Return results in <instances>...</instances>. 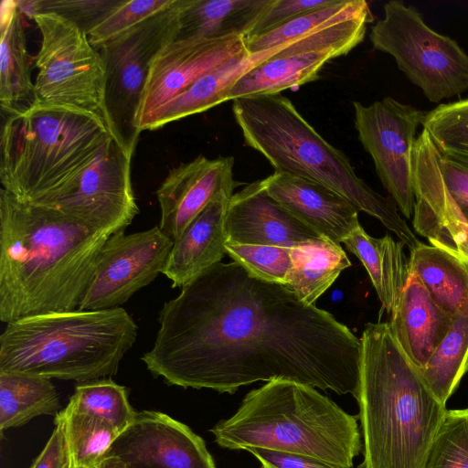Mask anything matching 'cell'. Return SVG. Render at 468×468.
Returning <instances> with one entry per match:
<instances>
[{
	"label": "cell",
	"instance_id": "1",
	"mask_svg": "<svg viewBox=\"0 0 468 468\" xmlns=\"http://www.w3.org/2000/svg\"><path fill=\"white\" fill-rule=\"evenodd\" d=\"M146 368L168 384L235 393L292 380L356 398L361 340L333 314L282 284L219 262L181 288L158 314Z\"/></svg>",
	"mask_w": 468,
	"mask_h": 468
},
{
	"label": "cell",
	"instance_id": "2",
	"mask_svg": "<svg viewBox=\"0 0 468 468\" xmlns=\"http://www.w3.org/2000/svg\"><path fill=\"white\" fill-rule=\"evenodd\" d=\"M112 234L0 190V320L77 309Z\"/></svg>",
	"mask_w": 468,
	"mask_h": 468
},
{
	"label": "cell",
	"instance_id": "3",
	"mask_svg": "<svg viewBox=\"0 0 468 468\" xmlns=\"http://www.w3.org/2000/svg\"><path fill=\"white\" fill-rule=\"evenodd\" d=\"M361 340L358 468H420L447 410L397 342L388 323H368Z\"/></svg>",
	"mask_w": 468,
	"mask_h": 468
},
{
	"label": "cell",
	"instance_id": "4",
	"mask_svg": "<svg viewBox=\"0 0 468 468\" xmlns=\"http://www.w3.org/2000/svg\"><path fill=\"white\" fill-rule=\"evenodd\" d=\"M234 119L245 144L263 155L276 172L320 184L379 220L410 251L421 242L399 215L390 197L360 178L349 158L329 144L280 94L232 101Z\"/></svg>",
	"mask_w": 468,
	"mask_h": 468
},
{
	"label": "cell",
	"instance_id": "5",
	"mask_svg": "<svg viewBox=\"0 0 468 468\" xmlns=\"http://www.w3.org/2000/svg\"><path fill=\"white\" fill-rule=\"evenodd\" d=\"M229 450L260 447L351 468L362 449L357 419L315 388L274 379L250 390L237 411L210 430Z\"/></svg>",
	"mask_w": 468,
	"mask_h": 468
},
{
	"label": "cell",
	"instance_id": "6",
	"mask_svg": "<svg viewBox=\"0 0 468 468\" xmlns=\"http://www.w3.org/2000/svg\"><path fill=\"white\" fill-rule=\"evenodd\" d=\"M112 138L103 122L77 107L36 101L5 115L1 131L2 188L48 206L67 194Z\"/></svg>",
	"mask_w": 468,
	"mask_h": 468
},
{
	"label": "cell",
	"instance_id": "7",
	"mask_svg": "<svg viewBox=\"0 0 468 468\" xmlns=\"http://www.w3.org/2000/svg\"><path fill=\"white\" fill-rule=\"evenodd\" d=\"M138 327L122 307L27 316L0 335V371L83 383L114 376Z\"/></svg>",
	"mask_w": 468,
	"mask_h": 468
},
{
	"label": "cell",
	"instance_id": "8",
	"mask_svg": "<svg viewBox=\"0 0 468 468\" xmlns=\"http://www.w3.org/2000/svg\"><path fill=\"white\" fill-rule=\"evenodd\" d=\"M383 7L384 17L369 35L375 50L390 55L431 102L468 90V54L454 39L433 30L416 7L402 1Z\"/></svg>",
	"mask_w": 468,
	"mask_h": 468
},
{
	"label": "cell",
	"instance_id": "9",
	"mask_svg": "<svg viewBox=\"0 0 468 468\" xmlns=\"http://www.w3.org/2000/svg\"><path fill=\"white\" fill-rule=\"evenodd\" d=\"M33 20L41 36L33 58L38 70L34 83L37 101L92 112L113 138L106 107V67L88 34L55 13H37Z\"/></svg>",
	"mask_w": 468,
	"mask_h": 468
},
{
	"label": "cell",
	"instance_id": "10",
	"mask_svg": "<svg viewBox=\"0 0 468 468\" xmlns=\"http://www.w3.org/2000/svg\"><path fill=\"white\" fill-rule=\"evenodd\" d=\"M187 1L175 0L165 9L95 48L106 67V107L113 138L132 154L141 133L135 120L152 63L176 39Z\"/></svg>",
	"mask_w": 468,
	"mask_h": 468
},
{
	"label": "cell",
	"instance_id": "11",
	"mask_svg": "<svg viewBox=\"0 0 468 468\" xmlns=\"http://www.w3.org/2000/svg\"><path fill=\"white\" fill-rule=\"evenodd\" d=\"M355 128L371 156L377 175L407 218L413 216V149L417 130L427 112L385 97L364 105L353 101Z\"/></svg>",
	"mask_w": 468,
	"mask_h": 468
},
{
	"label": "cell",
	"instance_id": "12",
	"mask_svg": "<svg viewBox=\"0 0 468 468\" xmlns=\"http://www.w3.org/2000/svg\"><path fill=\"white\" fill-rule=\"evenodd\" d=\"M133 154L111 138L72 188L48 207L112 235L139 213L132 184Z\"/></svg>",
	"mask_w": 468,
	"mask_h": 468
},
{
	"label": "cell",
	"instance_id": "13",
	"mask_svg": "<svg viewBox=\"0 0 468 468\" xmlns=\"http://www.w3.org/2000/svg\"><path fill=\"white\" fill-rule=\"evenodd\" d=\"M173 244L158 225L131 234L123 230L112 235L101 250L78 309L121 307L163 272Z\"/></svg>",
	"mask_w": 468,
	"mask_h": 468
},
{
	"label": "cell",
	"instance_id": "14",
	"mask_svg": "<svg viewBox=\"0 0 468 468\" xmlns=\"http://www.w3.org/2000/svg\"><path fill=\"white\" fill-rule=\"evenodd\" d=\"M100 468H216L204 440L156 410L137 412L102 458Z\"/></svg>",
	"mask_w": 468,
	"mask_h": 468
},
{
	"label": "cell",
	"instance_id": "15",
	"mask_svg": "<svg viewBox=\"0 0 468 468\" xmlns=\"http://www.w3.org/2000/svg\"><path fill=\"white\" fill-rule=\"evenodd\" d=\"M245 52L246 37L242 35L169 43L152 63L136 114L138 131L142 133V127L158 109L198 79Z\"/></svg>",
	"mask_w": 468,
	"mask_h": 468
},
{
	"label": "cell",
	"instance_id": "16",
	"mask_svg": "<svg viewBox=\"0 0 468 468\" xmlns=\"http://www.w3.org/2000/svg\"><path fill=\"white\" fill-rule=\"evenodd\" d=\"M412 165L415 231L430 245L453 255L468 270V220L446 186L441 154L424 129L417 136Z\"/></svg>",
	"mask_w": 468,
	"mask_h": 468
},
{
	"label": "cell",
	"instance_id": "17",
	"mask_svg": "<svg viewBox=\"0 0 468 468\" xmlns=\"http://www.w3.org/2000/svg\"><path fill=\"white\" fill-rule=\"evenodd\" d=\"M233 166L232 156L198 155L170 169L156 191L160 229L175 241L214 198L223 193L233 195L238 186Z\"/></svg>",
	"mask_w": 468,
	"mask_h": 468
},
{
	"label": "cell",
	"instance_id": "18",
	"mask_svg": "<svg viewBox=\"0 0 468 468\" xmlns=\"http://www.w3.org/2000/svg\"><path fill=\"white\" fill-rule=\"evenodd\" d=\"M225 226L228 240L240 244L292 248L324 238L273 199L262 179L232 196Z\"/></svg>",
	"mask_w": 468,
	"mask_h": 468
},
{
	"label": "cell",
	"instance_id": "19",
	"mask_svg": "<svg viewBox=\"0 0 468 468\" xmlns=\"http://www.w3.org/2000/svg\"><path fill=\"white\" fill-rule=\"evenodd\" d=\"M266 192L322 237L340 244L360 225L359 210L315 182L276 172L262 179Z\"/></svg>",
	"mask_w": 468,
	"mask_h": 468
},
{
	"label": "cell",
	"instance_id": "20",
	"mask_svg": "<svg viewBox=\"0 0 468 468\" xmlns=\"http://www.w3.org/2000/svg\"><path fill=\"white\" fill-rule=\"evenodd\" d=\"M233 195L214 198L174 241L162 272L172 287L182 288L227 254L226 215Z\"/></svg>",
	"mask_w": 468,
	"mask_h": 468
},
{
	"label": "cell",
	"instance_id": "21",
	"mask_svg": "<svg viewBox=\"0 0 468 468\" xmlns=\"http://www.w3.org/2000/svg\"><path fill=\"white\" fill-rule=\"evenodd\" d=\"M454 317L431 298L412 272L391 312L390 329L410 360L422 368L449 332Z\"/></svg>",
	"mask_w": 468,
	"mask_h": 468
},
{
	"label": "cell",
	"instance_id": "22",
	"mask_svg": "<svg viewBox=\"0 0 468 468\" xmlns=\"http://www.w3.org/2000/svg\"><path fill=\"white\" fill-rule=\"evenodd\" d=\"M292 43V40L287 41L256 53L245 52L228 60L158 109L144 123L142 132L159 129L226 102L227 92L240 78L258 65L279 56Z\"/></svg>",
	"mask_w": 468,
	"mask_h": 468
},
{
	"label": "cell",
	"instance_id": "23",
	"mask_svg": "<svg viewBox=\"0 0 468 468\" xmlns=\"http://www.w3.org/2000/svg\"><path fill=\"white\" fill-rule=\"evenodd\" d=\"M24 16L17 0L1 2L0 104L5 115L24 111L37 101Z\"/></svg>",
	"mask_w": 468,
	"mask_h": 468
},
{
	"label": "cell",
	"instance_id": "24",
	"mask_svg": "<svg viewBox=\"0 0 468 468\" xmlns=\"http://www.w3.org/2000/svg\"><path fill=\"white\" fill-rule=\"evenodd\" d=\"M288 48L240 78L227 92L226 101L280 94L282 90L314 81L328 62L347 54L338 48L292 53H289Z\"/></svg>",
	"mask_w": 468,
	"mask_h": 468
},
{
	"label": "cell",
	"instance_id": "25",
	"mask_svg": "<svg viewBox=\"0 0 468 468\" xmlns=\"http://www.w3.org/2000/svg\"><path fill=\"white\" fill-rule=\"evenodd\" d=\"M342 243L362 262L382 307L390 314L410 275L402 242L389 235L374 238L359 225Z\"/></svg>",
	"mask_w": 468,
	"mask_h": 468
},
{
	"label": "cell",
	"instance_id": "26",
	"mask_svg": "<svg viewBox=\"0 0 468 468\" xmlns=\"http://www.w3.org/2000/svg\"><path fill=\"white\" fill-rule=\"evenodd\" d=\"M272 0H188L176 39L245 37Z\"/></svg>",
	"mask_w": 468,
	"mask_h": 468
},
{
	"label": "cell",
	"instance_id": "27",
	"mask_svg": "<svg viewBox=\"0 0 468 468\" xmlns=\"http://www.w3.org/2000/svg\"><path fill=\"white\" fill-rule=\"evenodd\" d=\"M409 260L410 272L443 311L453 317L468 315V270L458 259L421 242Z\"/></svg>",
	"mask_w": 468,
	"mask_h": 468
},
{
	"label": "cell",
	"instance_id": "28",
	"mask_svg": "<svg viewBox=\"0 0 468 468\" xmlns=\"http://www.w3.org/2000/svg\"><path fill=\"white\" fill-rule=\"evenodd\" d=\"M290 255L292 268L284 286L307 304H314L351 265L340 244L325 238L292 247Z\"/></svg>",
	"mask_w": 468,
	"mask_h": 468
},
{
	"label": "cell",
	"instance_id": "29",
	"mask_svg": "<svg viewBox=\"0 0 468 468\" xmlns=\"http://www.w3.org/2000/svg\"><path fill=\"white\" fill-rule=\"evenodd\" d=\"M51 379L0 371V431L25 425L35 417L59 411Z\"/></svg>",
	"mask_w": 468,
	"mask_h": 468
},
{
	"label": "cell",
	"instance_id": "30",
	"mask_svg": "<svg viewBox=\"0 0 468 468\" xmlns=\"http://www.w3.org/2000/svg\"><path fill=\"white\" fill-rule=\"evenodd\" d=\"M54 423L62 429L69 468H100L103 456L120 434L107 420L68 408L58 412Z\"/></svg>",
	"mask_w": 468,
	"mask_h": 468
},
{
	"label": "cell",
	"instance_id": "31",
	"mask_svg": "<svg viewBox=\"0 0 468 468\" xmlns=\"http://www.w3.org/2000/svg\"><path fill=\"white\" fill-rule=\"evenodd\" d=\"M418 371L433 395L446 405L468 372V315L454 317L445 337Z\"/></svg>",
	"mask_w": 468,
	"mask_h": 468
},
{
	"label": "cell",
	"instance_id": "32",
	"mask_svg": "<svg viewBox=\"0 0 468 468\" xmlns=\"http://www.w3.org/2000/svg\"><path fill=\"white\" fill-rule=\"evenodd\" d=\"M369 11L370 6L364 0H336L330 5L303 14L268 32L246 39L247 50L249 53L260 52Z\"/></svg>",
	"mask_w": 468,
	"mask_h": 468
},
{
	"label": "cell",
	"instance_id": "33",
	"mask_svg": "<svg viewBox=\"0 0 468 468\" xmlns=\"http://www.w3.org/2000/svg\"><path fill=\"white\" fill-rule=\"evenodd\" d=\"M66 408L105 420L119 433L133 423L137 414L129 402L126 388L110 378L79 383Z\"/></svg>",
	"mask_w": 468,
	"mask_h": 468
},
{
	"label": "cell",
	"instance_id": "34",
	"mask_svg": "<svg viewBox=\"0 0 468 468\" xmlns=\"http://www.w3.org/2000/svg\"><path fill=\"white\" fill-rule=\"evenodd\" d=\"M421 126L441 155L468 160V96L427 112Z\"/></svg>",
	"mask_w": 468,
	"mask_h": 468
},
{
	"label": "cell",
	"instance_id": "35",
	"mask_svg": "<svg viewBox=\"0 0 468 468\" xmlns=\"http://www.w3.org/2000/svg\"><path fill=\"white\" fill-rule=\"evenodd\" d=\"M420 468H468V408L446 410Z\"/></svg>",
	"mask_w": 468,
	"mask_h": 468
},
{
	"label": "cell",
	"instance_id": "36",
	"mask_svg": "<svg viewBox=\"0 0 468 468\" xmlns=\"http://www.w3.org/2000/svg\"><path fill=\"white\" fill-rule=\"evenodd\" d=\"M227 254L251 275L284 285L292 268L291 248L273 245L240 244L227 240Z\"/></svg>",
	"mask_w": 468,
	"mask_h": 468
},
{
	"label": "cell",
	"instance_id": "37",
	"mask_svg": "<svg viewBox=\"0 0 468 468\" xmlns=\"http://www.w3.org/2000/svg\"><path fill=\"white\" fill-rule=\"evenodd\" d=\"M123 0H17L24 16L33 19L37 13H55L89 34Z\"/></svg>",
	"mask_w": 468,
	"mask_h": 468
},
{
	"label": "cell",
	"instance_id": "38",
	"mask_svg": "<svg viewBox=\"0 0 468 468\" xmlns=\"http://www.w3.org/2000/svg\"><path fill=\"white\" fill-rule=\"evenodd\" d=\"M175 0H123L88 34L94 48L112 39L143 20L159 13Z\"/></svg>",
	"mask_w": 468,
	"mask_h": 468
},
{
	"label": "cell",
	"instance_id": "39",
	"mask_svg": "<svg viewBox=\"0 0 468 468\" xmlns=\"http://www.w3.org/2000/svg\"><path fill=\"white\" fill-rule=\"evenodd\" d=\"M336 0H272L256 21L246 39L268 32L289 20L312 10L324 7Z\"/></svg>",
	"mask_w": 468,
	"mask_h": 468
},
{
	"label": "cell",
	"instance_id": "40",
	"mask_svg": "<svg viewBox=\"0 0 468 468\" xmlns=\"http://www.w3.org/2000/svg\"><path fill=\"white\" fill-rule=\"evenodd\" d=\"M247 452L254 455L263 466L269 468H344L307 455L285 452L260 447Z\"/></svg>",
	"mask_w": 468,
	"mask_h": 468
},
{
	"label": "cell",
	"instance_id": "41",
	"mask_svg": "<svg viewBox=\"0 0 468 468\" xmlns=\"http://www.w3.org/2000/svg\"><path fill=\"white\" fill-rule=\"evenodd\" d=\"M441 168L446 186L461 207H468V160L441 154Z\"/></svg>",
	"mask_w": 468,
	"mask_h": 468
},
{
	"label": "cell",
	"instance_id": "42",
	"mask_svg": "<svg viewBox=\"0 0 468 468\" xmlns=\"http://www.w3.org/2000/svg\"><path fill=\"white\" fill-rule=\"evenodd\" d=\"M69 454L59 425L55 424L48 442L30 468H69Z\"/></svg>",
	"mask_w": 468,
	"mask_h": 468
},
{
	"label": "cell",
	"instance_id": "43",
	"mask_svg": "<svg viewBox=\"0 0 468 468\" xmlns=\"http://www.w3.org/2000/svg\"><path fill=\"white\" fill-rule=\"evenodd\" d=\"M466 219L468 220V207H461Z\"/></svg>",
	"mask_w": 468,
	"mask_h": 468
},
{
	"label": "cell",
	"instance_id": "44",
	"mask_svg": "<svg viewBox=\"0 0 468 468\" xmlns=\"http://www.w3.org/2000/svg\"><path fill=\"white\" fill-rule=\"evenodd\" d=\"M261 468H269V467L261 465Z\"/></svg>",
	"mask_w": 468,
	"mask_h": 468
}]
</instances>
